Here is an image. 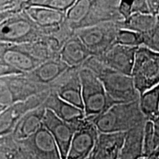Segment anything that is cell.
I'll return each mask as SVG.
<instances>
[{"label":"cell","instance_id":"35","mask_svg":"<svg viewBox=\"0 0 159 159\" xmlns=\"http://www.w3.org/2000/svg\"><path fill=\"white\" fill-rule=\"evenodd\" d=\"M158 17H159V13H158Z\"/></svg>","mask_w":159,"mask_h":159},{"label":"cell","instance_id":"24","mask_svg":"<svg viewBox=\"0 0 159 159\" xmlns=\"http://www.w3.org/2000/svg\"><path fill=\"white\" fill-rule=\"evenodd\" d=\"M139 108L147 121L152 122L159 116V84L140 95Z\"/></svg>","mask_w":159,"mask_h":159},{"label":"cell","instance_id":"32","mask_svg":"<svg viewBox=\"0 0 159 159\" xmlns=\"http://www.w3.org/2000/svg\"><path fill=\"white\" fill-rule=\"evenodd\" d=\"M152 124H153L154 131V148L156 150V148L159 145V116L152 121Z\"/></svg>","mask_w":159,"mask_h":159},{"label":"cell","instance_id":"6","mask_svg":"<svg viewBox=\"0 0 159 159\" xmlns=\"http://www.w3.org/2000/svg\"><path fill=\"white\" fill-rule=\"evenodd\" d=\"M47 91H49L48 85L35 82L25 74L2 77L0 78V104L7 108Z\"/></svg>","mask_w":159,"mask_h":159},{"label":"cell","instance_id":"11","mask_svg":"<svg viewBox=\"0 0 159 159\" xmlns=\"http://www.w3.org/2000/svg\"><path fill=\"white\" fill-rule=\"evenodd\" d=\"M50 90L33 97L25 102H21L7 107L0 113V138L10 136L20 119L30 111L37 108L45 102Z\"/></svg>","mask_w":159,"mask_h":159},{"label":"cell","instance_id":"13","mask_svg":"<svg viewBox=\"0 0 159 159\" xmlns=\"http://www.w3.org/2000/svg\"><path fill=\"white\" fill-rule=\"evenodd\" d=\"M24 11L43 35L57 34L68 25L66 13L63 12L40 7H27Z\"/></svg>","mask_w":159,"mask_h":159},{"label":"cell","instance_id":"27","mask_svg":"<svg viewBox=\"0 0 159 159\" xmlns=\"http://www.w3.org/2000/svg\"><path fill=\"white\" fill-rule=\"evenodd\" d=\"M143 47L159 53V17L155 27L143 35Z\"/></svg>","mask_w":159,"mask_h":159},{"label":"cell","instance_id":"4","mask_svg":"<svg viewBox=\"0 0 159 159\" xmlns=\"http://www.w3.org/2000/svg\"><path fill=\"white\" fill-rule=\"evenodd\" d=\"M80 76L84 111L87 118L98 116L113 105L119 104L109 96L102 83L92 71L80 68Z\"/></svg>","mask_w":159,"mask_h":159},{"label":"cell","instance_id":"22","mask_svg":"<svg viewBox=\"0 0 159 159\" xmlns=\"http://www.w3.org/2000/svg\"><path fill=\"white\" fill-rule=\"evenodd\" d=\"M145 123L127 132L119 159H141L144 158V128Z\"/></svg>","mask_w":159,"mask_h":159},{"label":"cell","instance_id":"28","mask_svg":"<svg viewBox=\"0 0 159 159\" xmlns=\"http://www.w3.org/2000/svg\"><path fill=\"white\" fill-rule=\"evenodd\" d=\"M155 150L153 124L151 121H147L144 128V158L150 156Z\"/></svg>","mask_w":159,"mask_h":159},{"label":"cell","instance_id":"9","mask_svg":"<svg viewBox=\"0 0 159 159\" xmlns=\"http://www.w3.org/2000/svg\"><path fill=\"white\" fill-rule=\"evenodd\" d=\"M16 142L21 159H62L54 138L43 125L33 136Z\"/></svg>","mask_w":159,"mask_h":159},{"label":"cell","instance_id":"29","mask_svg":"<svg viewBox=\"0 0 159 159\" xmlns=\"http://www.w3.org/2000/svg\"><path fill=\"white\" fill-rule=\"evenodd\" d=\"M132 13L139 14H150L148 0H136L133 2Z\"/></svg>","mask_w":159,"mask_h":159},{"label":"cell","instance_id":"36","mask_svg":"<svg viewBox=\"0 0 159 159\" xmlns=\"http://www.w3.org/2000/svg\"><path fill=\"white\" fill-rule=\"evenodd\" d=\"M89 159H90V158H89Z\"/></svg>","mask_w":159,"mask_h":159},{"label":"cell","instance_id":"20","mask_svg":"<svg viewBox=\"0 0 159 159\" xmlns=\"http://www.w3.org/2000/svg\"><path fill=\"white\" fill-rule=\"evenodd\" d=\"M47 109L43 105L30 111L20 119L11 136L15 142H20L35 134L43 125Z\"/></svg>","mask_w":159,"mask_h":159},{"label":"cell","instance_id":"12","mask_svg":"<svg viewBox=\"0 0 159 159\" xmlns=\"http://www.w3.org/2000/svg\"><path fill=\"white\" fill-rule=\"evenodd\" d=\"M99 134L94 123L86 118L75 131L67 159H89L97 144Z\"/></svg>","mask_w":159,"mask_h":159},{"label":"cell","instance_id":"30","mask_svg":"<svg viewBox=\"0 0 159 159\" xmlns=\"http://www.w3.org/2000/svg\"><path fill=\"white\" fill-rule=\"evenodd\" d=\"M132 5L133 2H125L120 1V2H119L118 11L123 20L128 19L133 14Z\"/></svg>","mask_w":159,"mask_h":159},{"label":"cell","instance_id":"17","mask_svg":"<svg viewBox=\"0 0 159 159\" xmlns=\"http://www.w3.org/2000/svg\"><path fill=\"white\" fill-rule=\"evenodd\" d=\"M43 105L58 118L74 126L76 130L87 118L84 111L63 100L51 91Z\"/></svg>","mask_w":159,"mask_h":159},{"label":"cell","instance_id":"33","mask_svg":"<svg viewBox=\"0 0 159 159\" xmlns=\"http://www.w3.org/2000/svg\"><path fill=\"white\" fill-rule=\"evenodd\" d=\"M5 108V107H3V106H2V105H0V113H1L2 111Z\"/></svg>","mask_w":159,"mask_h":159},{"label":"cell","instance_id":"8","mask_svg":"<svg viewBox=\"0 0 159 159\" xmlns=\"http://www.w3.org/2000/svg\"><path fill=\"white\" fill-rule=\"evenodd\" d=\"M119 29L117 22H107L77 30L75 35L91 56L98 57L116 44V38Z\"/></svg>","mask_w":159,"mask_h":159},{"label":"cell","instance_id":"15","mask_svg":"<svg viewBox=\"0 0 159 159\" xmlns=\"http://www.w3.org/2000/svg\"><path fill=\"white\" fill-rule=\"evenodd\" d=\"M137 49L136 47L114 44L97 58L108 68L131 76Z\"/></svg>","mask_w":159,"mask_h":159},{"label":"cell","instance_id":"5","mask_svg":"<svg viewBox=\"0 0 159 159\" xmlns=\"http://www.w3.org/2000/svg\"><path fill=\"white\" fill-rule=\"evenodd\" d=\"M42 35L25 11L0 23V43L2 44H26L39 41Z\"/></svg>","mask_w":159,"mask_h":159},{"label":"cell","instance_id":"21","mask_svg":"<svg viewBox=\"0 0 159 159\" xmlns=\"http://www.w3.org/2000/svg\"><path fill=\"white\" fill-rule=\"evenodd\" d=\"M91 56L88 49L75 34L64 43L59 52L60 58L69 67L81 68Z\"/></svg>","mask_w":159,"mask_h":159},{"label":"cell","instance_id":"1","mask_svg":"<svg viewBox=\"0 0 159 159\" xmlns=\"http://www.w3.org/2000/svg\"><path fill=\"white\" fill-rule=\"evenodd\" d=\"M119 0H78L66 13L74 31L107 22L123 21L118 8Z\"/></svg>","mask_w":159,"mask_h":159},{"label":"cell","instance_id":"16","mask_svg":"<svg viewBox=\"0 0 159 159\" xmlns=\"http://www.w3.org/2000/svg\"><path fill=\"white\" fill-rule=\"evenodd\" d=\"M0 59L22 74L33 71L43 63L27 52L22 45L0 43Z\"/></svg>","mask_w":159,"mask_h":159},{"label":"cell","instance_id":"2","mask_svg":"<svg viewBox=\"0 0 159 159\" xmlns=\"http://www.w3.org/2000/svg\"><path fill=\"white\" fill-rule=\"evenodd\" d=\"M81 68L92 71L102 83L108 94L117 103L139 100L140 94L131 76L108 68L94 56L89 57Z\"/></svg>","mask_w":159,"mask_h":159},{"label":"cell","instance_id":"26","mask_svg":"<svg viewBox=\"0 0 159 159\" xmlns=\"http://www.w3.org/2000/svg\"><path fill=\"white\" fill-rule=\"evenodd\" d=\"M116 44L139 48L143 45V35L128 30L119 29L116 38Z\"/></svg>","mask_w":159,"mask_h":159},{"label":"cell","instance_id":"19","mask_svg":"<svg viewBox=\"0 0 159 159\" xmlns=\"http://www.w3.org/2000/svg\"><path fill=\"white\" fill-rule=\"evenodd\" d=\"M69 68L70 67L57 57L44 61L25 75L35 82L49 86Z\"/></svg>","mask_w":159,"mask_h":159},{"label":"cell","instance_id":"3","mask_svg":"<svg viewBox=\"0 0 159 159\" xmlns=\"http://www.w3.org/2000/svg\"><path fill=\"white\" fill-rule=\"evenodd\" d=\"M90 119L100 134L127 133L147 122L139 108V100L116 104Z\"/></svg>","mask_w":159,"mask_h":159},{"label":"cell","instance_id":"25","mask_svg":"<svg viewBox=\"0 0 159 159\" xmlns=\"http://www.w3.org/2000/svg\"><path fill=\"white\" fill-rule=\"evenodd\" d=\"M75 2V0H27L26 7H40L66 13Z\"/></svg>","mask_w":159,"mask_h":159},{"label":"cell","instance_id":"10","mask_svg":"<svg viewBox=\"0 0 159 159\" xmlns=\"http://www.w3.org/2000/svg\"><path fill=\"white\" fill-rule=\"evenodd\" d=\"M80 70L79 67H70L49 87L61 99L84 111Z\"/></svg>","mask_w":159,"mask_h":159},{"label":"cell","instance_id":"23","mask_svg":"<svg viewBox=\"0 0 159 159\" xmlns=\"http://www.w3.org/2000/svg\"><path fill=\"white\" fill-rule=\"evenodd\" d=\"M158 16L150 14L133 13L128 19L119 21L120 29H125L144 35L150 32L156 25Z\"/></svg>","mask_w":159,"mask_h":159},{"label":"cell","instance_id":"18","mask_svg":"<svg viewBox=\"0 0 159 159\" xmlns=\"http://www.w3.org/2000/svg\"><path fill=\"white\" fill-rule=\"evenodd\" d=\"M127 133L100 134L90 159H119Z\"/></svg>","mask_w":159,"mask_h":159},{"label":"cell","instance_id":"34","mask_svg":"<svg viewBox=\"0 0 159 159\" xmlns=\"http://www.w3.org/2000/svg\"><path fill=\"white\" fill-rule=\"evenodd\" d=\"M144 158H141V159H144Z\"/></svg>","mask_w":159,"mask_h":159},{"label":"cell","instance_id":"7","mask_svg":"<svg viewBox=\"0 0 159 159\" xmlns=\"http://www.w3.org/2000/svg\"><path fill=\"white\" fill-rule=\"evenodd\" d=\"M139 94L159 84V53L147 47H139L131 74Z\"/></svg>","mask_w":159,"mask_h":159},{"label":"cell","instance_id":"31","mask_svg":"<svg viewBox=\"0 0 159 159\" xmlns=\"http://www.w3.org/2000/svg\"><path fill=\"white\" fill-rule=\"evenodd\" d=\"M148 3L150 15L158 16L159 0H148Z\"/></svg>","mask_w":159,"mask_h":159},{"label":"cell","instance_id":"14","mask_svg":"<svg viewBox=\"0 0 159 159\" xmlns=\"http://www.w3.org/2000/svg\"><path fill=\"white\" fill-rule=\"evenodd\" d=\"M43 125L54 138L61 158L67 159L71 140L76 128L58 118L54 113L47 109L43 119Z\"/></svg>","mask_w":159,"mask_h":159}]
</instances>
